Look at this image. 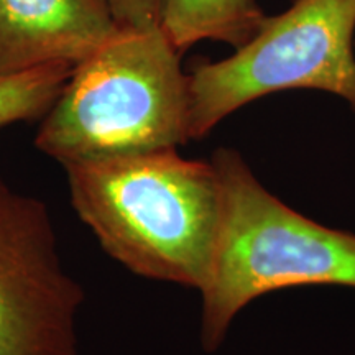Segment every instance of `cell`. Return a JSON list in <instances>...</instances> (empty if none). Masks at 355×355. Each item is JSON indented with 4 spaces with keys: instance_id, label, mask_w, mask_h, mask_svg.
<instances>
[{
    "instance_id": "obj_1",
    "label": "cell",
    "mask_w": 355,
    "mask_h": 355,
    "mask_svg": "<svg viewBox=\"0 0 355 355\" xmlns=\"http://www.w3.org/2000/svg\"><path fill=\"white\" fill-rule=\"evenodd\" d=\"M63 170L71 206L110 259L139 277L201 290L220 220L212 162L159 148Z\"/></svg>"
},
{
    "instance_id": "obj_2",
    "label": "cell",
    "mask_w": 355,
    "mask_h": 355,
    "mask_svg": "<svg viewBox=\"0 0 355 355\" xmlns=\"http://www.w3.org/2000/svg\"><path fill=\"white\" fill-rule=\"evenodd\" d=\"M180 56L162 25L119 26L74 66L35 146L63 166L186 144L189 87Z\"/></svg>"
},
{
    "instance_id": "obj_3",
    "label": "cell",
    "mask_w": 355,
    "mask_h": 355,
    "mask_svg": "<svg viewBox=\"0 0 355 355\" xmlns=\"http://www.w3.org/2000/svg\"><path fill=\"white\" fill-rule=\"evenodd\" d=\"M220 183V220L201 286L204 349L224 340L245 306L301 285L355 288V235L308 219L270 194L235 150L212 157Z\"/></svg>"
},
{
    "instance_id": "obj_4",
    "label": "cell",
    "mask_w": 355,
    "mask_h": 355,
    "mask_svg": "<svg viewBox=\"0 0 355 355\" xmlns=\"http://www.w3.org/2000/svg\"><path fill=\"white\" fill-rule=\"evenodd\" d=\"M188 135L202 139L248 102L286 89H318L355 110V0H296L265 17L232 56L188 74Z\"/></svg>"
},
{
    "instance_id": "obj_5",
    "label": "cell",
    "mask_w": 355,
    "mask_h": 355,
    "mask_svg": "<svg viewBox=\"0 0 355 355\" xmlns=\"http://www.w3.org/2000/svg\"><path fill=\"white\" fill-rule=\"evenodd\" d=\"M83 304L46 204L0 176V355H79Z\"/></svg>"
},
{
    "instance_id": "obj_6",
    "label": "cell",
    "mask_w": 355,
    "mask_h": 355,
    "mask_svg": "<svg viewBox=\"0 0 355 355\" xmlns=\"http://www.w3.org/2000/svg\"><path fill=\"white\" fill-rule=\"evenodd\" d=\"M117 30L107 0H0V76L76 66Z\"/></svg>"
},
{
    "instance_id": "obj_7",
    "label": "cell",
    "mask_w": 355,
    "mask_h": 355,
    "mask_svg": "<svg viewBox=\"0 0 355 355\" xmlns=\"http://www.w3.org/2000/svg\"><path fill=\"white\" fill-rule=\"evenodd\" d=\"M257 0H166L162 28L180 53L202 40L239 48L265 20Z\"/></svg>"
},
{
    "instance_id": "obj_8",
    "label": "cell",
    "mask_w": 355,
    "mask_h": 355,
    "mask_svg": "<svg viewBox=\"0 0 355 355\" xmlns=\"http://www.w3.org/2000/svg\"><path fill=\"white\" fill-rule=\"evenodd\" d=\"M73 69L71 64H51L13 76H0V127L42 121Z\"/></svg>"
},
{
    "instance_id": "obj_9",
    "label": "cell",
    "mask_w": 355,
    "mask_h": 355,
    "mask_svg": "<svg viewBox=\"0 0 355 355\" xmlns=\"http://www.w3.org/2000/svg\"><path fill=\"white\" fill-rule=\"evenodd\" d=\"M122 28H152L162 25L166 0H107Z\"/></svg>"
}]
</instances>
